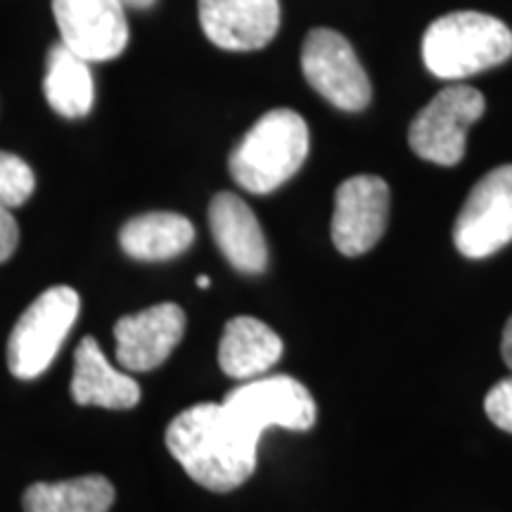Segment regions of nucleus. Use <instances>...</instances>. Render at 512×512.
Listing matches in <instances>:
<instances>
[{
	"label": "nucleus",
	"mask_w": 512,
	"mask_h": 512,
	"mask_svg": "<svg viewBox=\"0 0 512 512\" xmlns=\"http://www.w3.org/2000/svg\"><path fill=\"white\" fill-rule=\"evenodd\" d=\"M62 43L86 62H107L128 46L126 5L121 0H53Z\"/></svg>",
	"instance_id": "obj_9"
},
{
	"label": "nucleus",
	"mask_w": 512,
	"mask_h": 512,
	"mask_svg": "<svg viewBox=\"0 0 512 512\" xmlns=\"http://www.w3.org/2000/svg\"><path fill=\"white\" fill-rule=\"evenodd\" d=\"M501 354H503V361L508 370L512 373V316L508 318V323H505L503 328V342H501Z\"/></svg>",
	"instance_id": "obj_22"
},
{
	"label": "nucleus",
	"mask_w": 512,
	"mask_h": 512,
	"mask_svg": "<svg viewBox=\"0 0 512 512\" xmlns=\"http://www.w3.org/2000/svg\"><path fill=\"white\" fill-rule=\"evenodd\" d=\"M309 155V126L294 110H271L249 128L228 159L233 181L254 195L278 190Z\"/></svg>",
	"instance_id": "obj_3"
},
{
	"label": "nucleus",
	"mask_w": 512,
	"mask_h": 512,
	"mask_svg": "<svg viewBox=\"0 0 512 512\" xmlns=\"http://www.w3.org/2000/svg\"><path fill=\"white\" fill-rule=\"evenodd\" d=\"M209 228L216 247L235 271L259 275L268 266L264 230L254 211L233 192H219L209 204Z\"/></svg>",
	"instance_id": "obj_13"
},
{
	"label": "nucleus",
	"mask_w": 512,
	"mask_h": 512,
	"mask_svg": "<svg viewBox=\"0 0 512 512\" xmlns=\"http://www.w3.org/2000/svg\"><path fill=\"white\" fill-rule=\"evenodd\" d=\"M72 396L79 406L126 411L140 401V387L131 375L121 373L107 361L93 337H86L74 354Z\"/></svg>",
	"instance_id": "obj_14"
},
{
	"label": "nucleus",
	"mask_w": 512,
	"mask_h": 512,
	"mask_svg": "<svg viewBox=\"0 0 512 512\" xmlns=\"http://www.w3.org/2000/svg\"><path fill=\"white\" fill-rule=\"evenodd\" d=\"M223 406L254 439H261L268 427L309 432L318 415L309 389L290 375H273L242 384L226 396Z\"/></svg>",
	"instance_id": "obj_6"
},
{
	"label": "nucleus",
	"mask_w": 512,
	"mask_h": 512,
	"mask_svg": "<svg viewBox=\"0 0 512 512\" xmlns=\"http://www.w3.org/2000/svg\"><path fill=\"white\" fill-rule=\"evenodd\" d=\"M512 57V31L484 12H448L422 36V62L434 76L460 81Z\"/></svg>",
	"instance_id": "obj_2"
},
{
	"label": "nucleus",
	"mask_w": 512,
	"mask_h": 512,
	"mask_svg": "<svg viewBox=\"0 0 512 512\" xmlns=\"http://www.w3.org/2000/svg\"><path fill=\"white\" fill-rule=\"evenodd\" d=\"M389 185L380 176L347 178L335 192L332 242L344 256H361L373 249L387 230Z\"/></svg>",
	"instance_id": "obj_10"
},
{
	"label": "nucleus",
	"mask_w": 512,
	"mask_h": 512,
	"mask_svg": "<svg viewBox=\"0 0 512 512\" xmlns=\"http://www.w3.org/2000/svg\"><path fill=\"white\" fill-rule=\"evenodd\" d=\"M36 176L22 157L0 150V207L15 209L34 195Z\"/></svg>",
	"instance_id": "obj_19"
},
{
	"label": "nucleus",
	"mask_w": 512,
	"mask_h": 512,
	"mask_svg": "<svg viewBox=\"0 0 512 512\" xmlns=\"http://www.w3.org/2000/svg\"><path fill=\"white\" fill-rule=\"evenodd\" d=\"M81 299L67 285L50 287L29 304L8 339V368L17 380H36L53 366L62 342L72 332Z\"/></svg>",
	"instance_id": "obj_4"
},
{
	"label": "nucleus",
	"mask_w": 512,
	"mask_h": 512,
	"mask_svg": "<svg viewBox=\"0 0 512 512\" xmlns=\"http://www.w3.org/2000/svg\"><path fill=\"white\" fill-rule=\"evenodd\" d=\"M114 486L102 475L38 482L24 491V512H110Z\"/></svg>",
	"instance_id": "obj_18"
},
{
	"label": "nucleus",
	"mask_w": 512,
	"mask_h": 512,
	"mask_svg": "<svg viewBox=\"0 0 512 512\" xmlns=\"http://www.w3.org/2000/svg\"><path fill=\"white\" fill-rule=\"evenodd\" d=\"M484 95L465 83H453L434 95L408 128L411 150L425 162L456 166L465 155L467 131L484 114Z\"/></svg>",
	"instance_id": "obj_5"
},
{
	"label": "nucleus",
	"mask_w": 512,
	"mask_h": 512,
	"mask_svg": "<svg viewBox=\"0 0 512 512\" xmlns=\"http://www.w3.org/2000/svg\"><path fill=\"white\" fill-rule=\"evenodd\" d=\"M200 27L214 46L233 53L259 50L280 27V0H200Z\"/></svg>",
	"instance_id": "obj_12"
},
{
	"label": "nucleus",
	"mask_w": 512,
	"mask_h": 512,
	"mask_svg": "<svg viewBox=\"0 0 512 512\" xmlns=\"http://www.w3.org/2000/svg\"><path fill=\"white\" fill-rule=\"evenodd\" d=\"M185 335V313L178 304L164 302L124 316L114 325L117 361L131 373H147L162 366Z\"/></svg>",
	"instance_id": "obj_11"
},
{
	"label": "nucleus",
	"mask_w": 512,
	"mask_h": 512,
	"mask_svg": "<svg viewBox=\"0 0 512 512\" xmlns=\"http://www.w3.org/2000/svg\"><path fill=\"white\" fill-rule=\"evenodd\" d=\"M484 411L496 427L512 434V373L491 387L484 399Z\"/></svg>",
	"instance_id": "obj_20"
},
{
	"label": "nucleus",
	"mask_w": 512,
	"mask_h": 512,
	"mask_svg": "<svg viewBox=\"0 0 512 512\" xmlns=\"http://www.w3.org/2000/svg\"><path fill=\"white\" fill-rule=\"evenodd\" d=\"M302 72L320 98L344 112L370 105L373 86L351 43L332 29H313L302 48Z\"/></svg>",
	"instance_id": "obj_7"
},
{
	"label": "nucleus",
	"mask_w": 512,
	"mask_h": 512,
	"mask_svg": "<svg viewBox=\"0 0 512 512\" xmlns=\"http://www.w3.org/2000/svg\"><path fill=\"white\" fill-rule=\"evenodd\" d=\"M121 3H124L126 8H133V10H147V8H152L157 0H121Z\"/></svg>",
	"instance_id": "obj_23"
},
{
	"label": "nucleus",
	"mask_w": 512,
	"mask_h": 512,
	"mask_svg": "<svg viewBox=\"0 0 512 512\" xmlns=\"http://www.w3.org/2000/svg\"><path fill=\"white\" fill-rule=\"evenodd\" d=\"M209 285H211V280L207 278V275H200V278H197V287H200V290H209Z\"/></svg>",
	"instance_id": "obj_24"
},
{
	"label": "nucleus",
	"mask_w": 512,
	"mask_h": 512,
	"mask_svg": "<svg viewBox=\"0 0 512 512\" xmlns=\"http://www.w3.org/2000/svg\"><path fill=\"white\" fill-rule=\"evenodd\" d=\"M283 356V339L261 320L230 318L219 344L221 370L233 380H252L271 370Z\"/></svg>",
	"instance_id": "obj_15"
},
{
	"label": "nucleus",
	"mask_w": 512,
	"mask_h": 512,
	"mask_svg": "<svg viewBox=\"0 0 512 512\" xmlns=\"http://www.w3.org/2000/svg\"><path fill=\"white\" fill-rule=\"evenodd\" d=\"M166 446L190 479L214 494H228L254 475L259 439L223 403H197L171 420Z\"/></svg>",
	"instance_id": "obj_1"
},
{
	"label": "nucleus",
	"mask_w": 512,
	"mask_h": 512,
	"mask_svg": "<svg viewBox=\"0 0 512 512\" xmlns=\"http://www.w3.org/2000/svg\"><path fill=\"white\" fill-rule=\"evenodd\" d=\"M19 242V228L15 216L10 209L0 207V264L10 259L15 254Z\"/></svg>",
	"instance_id": "obj_21"
},
{
	"label": "nucleus",
	"mask_w": 512,
	"mask_h": 512,
	"mask_svg": "<svg viewBox=\"0 0 512 512\" xmlns=\"http://www.w3.org/2000/svg\"><path fill=\"white\" fill-rule=\"evenodd\" d=\"M195 226L174 211H150L126 221L121 228V249L136 261H169L188 252Z\"/></svg>",
	"instance_id": "obj_16"
},
{
	"label": "nucleus",
	"mask_w": 512,
	"mask_h": 512,
	"mask_svg": "<svg viewBox=\"0 0 512 512\" xmlns=\"http://www.w3.org/2000/svg\"><path fill=\"white\" fill-rule=\"evenodd\" d=\"M46 100L64 119H81L93 107V74L91 62L81 60L64 43L50 48L46 81Z\"/></svg>",
	"instance_id": "obj_17"
},
{
	"label": "nucleus",
	"mask_w": 512,
	"mask_h": 512,
	"mask_svg": "<svg viewBox=\"0 0 512 512\" xmlns=\"http://www.w3.org/2000/svg\"><path fill=\"white\" fill-rule=\"evenodd\" d=\"M453 242L467 259H486L512 242V164L489 171L460 209Z\"/></svg>",
	"instance_id": "obj_8"
}]
</instances>
